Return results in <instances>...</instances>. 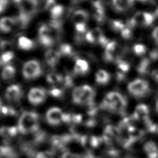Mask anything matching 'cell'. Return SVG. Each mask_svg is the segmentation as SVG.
<instances>
[{
    "label": "cell",
    "instance_id": "11a10c76",
    "mask_svg": "<svg viewBox=\"0 0 158 158\" xmlns=\"http://www.w3.org/2000/svg\"><path fill=\"white\" fill-rule=\"evenodd\" d=\"M137 1H141L143 2H149L151 1H152L153 0H137Z\"/></svg>",
    "mask_w": 158,
    "mask_h": 158
},
{
    "label": "cell",
    "instance_id": "9f6ffc18",
    "mask_svg": "<svg viewBox=\"0 0 158 158\" xmlns=\"http://www.w3.org/2000/svg\"><path fill=\"white\" fill-rule=\"evenodd\" d=\"M156 110L158 113V99H157V100L156 101Z\"/></svg>",
    "mask_w": 158,
    "mask_h": 158
},
{
    "label": "cell",
    "instance_id": "ba28073f",
    "mask_svg": "<svg viewBox=\"0 0 158 158\" xmlns=\"http://www.w3.org/2000/svg\"><path fill=\"white\" fill-rule=\"evenodd\" d=\"M121 54V48L119 44L115 41H110L105 46L104 59L110 62L119 60L120 54Z\"/></svg>",
    "mask_w": 158,
    "mask_h": 158
},
{
    "label": "cell",
    "instance_id": "e575fe53",
    "mask_svg": "<svg viewBox=\"0 0 158 158\" xmlns=\"http://www.w3.org/2000/svg\"><path fill=\"white\" fill-rule=\"evenodd\" d=\"M103 141L102 138H100L96 136H89V144L90 146L93 148L98 147Z\"/></svg>",
    "mask_w": 158,
    "mask_h": 158
},
{
    "label": "cell",
    "instance_id": "277c9868",
    "mask_svg": "<svg viewBox=\"0 0 158 158\" xmlns=\"http://www.w3.org/2000/svg\"><path fill=\"white\" fill-rule=\"evenodd\" d=\"M128 91L134 97L142 98L149 94L150 88L149 83L141 78H136L128 85Z\"/></svg>",
    "mask_w": 158,
    "mask_h": 158
},
{
    "label": "cell",
    "instance_id": "d6a6232c",
    "mask_svg": "<svg viewBox=\"0 0 158 158\" xmlns=\"http://www.w3.org/2000/svg\"><path fill=\"white\" fill-rule=\"evenodd\" d=\"M117 65L118 68V71L126 74L127 72L130 70V64L124 60L119 59L117 61Z\"/></svg>",
    "mask_w": 158,
    "mask_h": 158
},
{
    "label": "cell",
    "instance_id": "cb8c5ba5",
    "mask_svg": "<svg viewBox=\"0 0 158 158\" xmlns=\"http://www.w3.org/2000/svg\"><path fill=\"white\" fill-rule=\"evenodd\" d=\"M110 78V74L104 70H99L95 75L96 81L101 85H106L109 83Z\"/></svg>",
    "mask_w": 158,
    "mask_h": 158
},
{
    "label": "cell",
    "instance_id": "bcb514c9",
    "mask_svg": "<svg viewBox=\"0 0 158 158\" xmlns=\"http://www.w3.org/2000/svg\"><path fill=\"white\" fill-rule=\"evenodd\" d=\"M107 154L108 155L111 157H114V158H115L117 157L119 155V151L117 149H110L107 152Z\"/></svg>",
    "mask_w": 158,
    "mask_h": 158
},
{
    "label": "cell",
    "instance_id": "d590c367",
    "mask_svg": "<svg viewBox=\"0 0 158 158\" xmlns=\"http://www.w3.org/2000/svg\"><path fill=\"white\" fill-rule=\"evenodd\" d=\"M46 138V134L43 131H37L34 137V143L35 144H38L43 142Z\"/></svg>",
    "mask_w": 158,
    "mask_h": 158
},
{
    "label": "cell",
    "instance_id": "60d3db41",
    "mask_svg": "<svg viewBox=\"0 0 158 158\" xmlns=\"http://www.w3.org/2000/svg\"><path fill=\"white\" fill-rule=\"evenodd\" d=\"M12 48V44L9 41H2L0 43V49L3 52L10 51Z\"/></svg>",
    "mask_w": 158,
    "mask_h": 158
},
{
    "label": "cell",
    "instance_id": "1f68e13d",
    "mask_svg": "<svg viewBox=\"0 0 158 158\" xmlns=\"http://www.w3.org/2000/svg\"><path fill=\"white\" fill-rule=\"evenodd\" d=\"M110 27L113 30L120 32L126 27V24H125L122 20H114L110 22Z\"/></svg>",
    "mask_w": 158,
    "mask_h": 158
},
{
    "label": "cell",
    "instance_id": "603a6c76",
    "mask_svg": "<svg viewBox=\"0 0 158 158\" xmlns=\"http://www.w3.org/2000/svg\"><path fill=\"white\" fill-rule=\"evenodd\" d=\"M35 43L33 40L26 37L21 36L18 40V46L20 49L28 51L34 48Z\"/></svg>",
    "mask_w": 158,
    "mask_h": 158
},
{
    "label": "cell",
    "instance_id": "e0dca14e",
    "mask_svg": "<svg viewBox=\"0 0 158 158\" xmlns=\"http://www.w3.org/2000/svg\"><path fill=\"white\" fill-rule=\"evenodd\" d=\"M143 149L148 158H158V146L152 141H148L144 144Z\"/></svg>",
    "mask_w": 158,
    "mask_h": 158
},
{
    "label": "cell",
    "instance_id": "7a4b0ae2",
    "mask_svg": "<svg viewBox=\"0 0 158 158\" xmlns=\"http://www.w3.org/2000/svg\"><path fill=\"white\" fill-rule=\"evenodd\" d=\"M18 130L22 134L36 132L39 128V116L33 111L22 113L18 121Z\"/></svg>",
    "mask_w": 158,
    "mask_h": 158
},
{
    "label": "cell",
    "instance_id": "d4e9b609",
    "mask_svg": "<svg viewBox=\"0 0 158 158\" xmlns=\"http://www.w3.org/2000/svg\"><path fill=\"white\" fill-rule=\"evenodd\" d=\"M19 131L15 127H2L0 128V135L4 138H9L17 135Z\"/></svg>",
    "mask_w": 158,
    "mask_h": 158
},
{
    "label": "cell",
    "instance_id": "f5cc1de1",
    "mask_svg": "<svg viewBox=\"0 0 158 158\" xmlns=\"http://www.w3.org/2000/svg\"><path fill=\"white\" fill-rule=\"evenodd\" d=\"M78 158H96V157H94V156L92 153L87 152L85 155H83L81 157L78 156Z\"/></svg>",
    "mask_w": 158,
    "mask_h": 158
},
{
    "label": "cell",
    "instance_id": "ffe728a7",
    "mask_svg": "<svg viewBox=\"0 0 158 158\" xmlns=\"http://www.w3.org/2000/svg\"><path fill=\"white\" fill-rule=\"evenodd\" d=\"M135 0H112L114 9L118 12L125 11L131 8Z\"/></svg>",
    "mask_w": 158,
    "mask_h": 158
},
{
    "label": "cell",
    "instance_id": "2e32d148",
    "mask_svg": "<svg viewBox=\"0 0 158 158\" xmlns=\"http://www.w3.org/2000/svg\"><path fill=\"white\" fill-rule=\"evenodd\" d=\"M60 56L61 55L59 51H56L54 49H48L45 52V61L49 66L54 67L59 62Z\"/></svg>",
    "mask_w": 158,
    "mask_h": 158
},
{
    "label": "cell",
    "instance_id": "ee69618b",
    "mask_svg": "<svg viewBox=\"0 0 158 158\" xmlns=\"http://www.w3.org/2000/svg\"><path fill=\"white\" fill-rule=\"evenodd\" d=\"M9 0H0V13L4 11L7 7Z\"/></svg>",
    "mask_w": 158,
    "mask_h": 158
},
{
    "label": "cell",
    "instance_id": "5b68a950",
    "mask_svg": "<svg viewBox=\"0 0 158 158\" xmlns=\"http://www.w3.org/2000/svg\"><path fill=\"white\" fill-rule=\"evenodd\" d=\"M155 16L154 14L151 13L139 11L135 14L133 17L127 22V24L131 28L135 26L148 27L154 22Z\"/></svg>",
    "mask_w": 158,
    "mask_h": 158
},
{
    "label": "cell",
    "instance_id": "30bf717a",
    "mask_svg": "<svg viewBox=\"0 0 158 158\" xmlns=\"http://www.w3.org/2000/svg\"><path fill=\"white\" fill-rule=\"evenodd\" d=\"M46 98V91L42 88H33L28 94L29 102L33 105H39L43 103Z\"/></svg>",
    "mask_w": 158,
    "mask_h": 158
},
{
    "label": "cell",
    "instance_id": "8992f818",
    "mask_svg": "<svg viewBox=\"0 0 158 158\" xmlns=\"http://www.w3.org/2000/svg\"><path fill=\"white\" fill-rule=\"evenodd\" d=\"M42 73L40 62L36 60H30L26 62L22 68V75L27 80H33L39 77Z\"/></svg>",
    "mask_w": 158,
    "mask_h": 158
},
{
    "label": "cell",
    "instance_id": "c3c4849f",
    "mask_svg": "<svg viewBox=\"0 0 158 158\" xmlns=\"http://www.w3.org/2000/svg\"><path fill=\"white\" fill-rule=\"evenodd\" d=\"M97 122L95 119L94 118H90L88 119V120L86 121L85 122V125L87 126L88 127H93L96 125Z\"/></svg>",
    "mask_w": 158,
    "mask_h": 158
},
{
    "label": "cell",
    "instance_id": "ac0fdd59",
    "mask_svg": "<svg viewBox=\"0 0 158 158\" xmlns=\"http://www.w3.org/2000/svg\"><path fill=\"white\" fill-rule=\"evenodd\" d=\"M88 17V13L86 10L79 9L74 12L72 15V20L74 25L86 24Z\"/></svg>",
    "mask_w": 158,
    "mask_h": 158
},
{
    "label": "cell",
    "instance_id": "74e56055",
    "mask_svg": "<svg viewBox=\"0 0 158 158\" xmlns=\"http://www.w3.org/2000/svg\"><path fill=\"white\" fill-rule=\"evenodd\" d=\"M131 29H132L131 27H129L127 24H126V27L120 31L122 36L125 39L130 38L132 35Z\"/></svg>",
    "mask_w": 158,
    "mask_h": 158
},
{
    "label": "cell",
    "instance_id": "52a82bcc",
    "mask_svg": "<svg viewBox=\"0 0 158 158\" xmlns=\"http://www.w3.org/2000/svg\"><path fill=\"white\" fill-rule=\"evenodd\" d=\"M86 40L91 44H99L105 47L110 41L104 35L102 30L99 28L90 30L85 36Z\"/></svg>",
    "mask_w": 158,
    "mask_h": 158
},
{
    "label": "cell",
    "instance_id": "4fadbf2b",
    "mask_svg": "<svg viewBox=\"0 0 158 158\" xmlns=\"http://www.w3.org/2000/svg\"><path fill=\"white\" fill-rule=\"evenodd\" d=\"M64 113L58 107H52L49 109L46 115L47 122L52 125H58L62 122Z\"/></svg>",
    "mask_w": 158,
    "mask_h": 158
},
{
    "label": "cell",
    "instance_id": "d6986e66",
    "mask_svg": "<svg viewBox=\"0 0 158 158\" xmlns=\"http://www.w3.org/2000/svg\"><path fill=\"white\" fill-rule=\"evenodd\" d=\"M89 65L86 60L81 59H77L74 66L73 72L75 75H85L89 71Z\"/></svg>",
    "mask_w": 158,
    "mask_h": 158
},
{
    "label": "cell",
    "instance_id": "ab89813d",
    "mask_svg": "<svg viewBox=\"0 0 158 158\" xmlns=\"http://www.w3.org/2000/svg\"><path fill=\"white\" fill-rule=\"evenodd\" d=\"M75 28L77 31V33L78 36L83 35L86 31V24H77L75 25Z\"/></svg>",
    "mask_w": 158,
    "mask_h": 158
},
{
    "label": "cell",
    "instance_id": "f35d334b",
    "mask_svg": "<svg viewBox=\"0 0 158 158\" xmlns=\"http://www.w3.org/2000/svg\"><path fill=\"white\" fill-rule=\"evenodd\" d=\"M0 111L2 114L6 115H15L16 114V112L14 109L7 106H2Z\"/></svg>",
    "mask_w": 158,
    "mask_h": 158
},
{
    "label": "cell",
    "instance_id": "7bdbcfd3",
    "mask_svg": "<svg viewBox=\"0 0 158 158\" xmlns=\"http://www.w3.org/2000/svg\"><path fill=\"white\" fill-rule=\"evenodd\" d=\"M82 121V115L79 114H71V122L73 124H78Z\"/></svg>",
    "mask_w": 158,
    "mask_h": 158
},
{
    "label": "cell",
    "instance_id": "3957f363",
    "mask_svg": "<svg viewBox=\"0 0 158 158\" xmlns=\"http://www.w3.org/2000/svg\"><path fill=\"white\" fill-rule=\"evenodd\" d=\"M95 95L94 90L88 85L77 86L73 91L72 101L76 104L91 106L94 104Z\"/></svg>",
    "mask_w": 158,
    "mask_h": 158
},
{
    "label": "cell",
    "instance_id": "4dcf8cb0",
    "mask_svg": "<svg viewBox=\"0 0 158 158\" xmlns=\"http://www.w3.org/2000/svg\"><path fill=\"white\" fill-rule=\"evenodd\" d=\"M59 52L62 56H71L73 55V50L71 45L69 44H62L59 49Z\"/></svg>",
    "mask_w": 158,
    "mask_h": 158
},
{
    "label": "cell",
    "instance_id": "4316f807",
    "mask_svg": "<svg viewBox=\"0 0 158 158\" xmlns=\"http://www.w3.org/2000/svg\"><path fill=\"white\" fill-rule=\"evenodd\" d=\"M64 76L60 73L56 72H51L46 77L47 81L51 85H56L62 83Z\"/></svg>",
    "mask_w": 158,
    "mask_h": 158
},
{
    "label": "cell",
    "instance_id": "836d02e7",
    "mask_svg": "<svg viewBox=\"0 0 158 158\" xmlns=\"http://www.w3.org/2000/svg\"><path fill=\"white\" fill-rule=\"evenodd\" d=\"M133 50L134 53L139 56L144 55L146 51L147 48L144 44H136L133 46Z\"/></svg>",
    "mask_w": 158,
    "mask_h": 158
},
{
    "label": "cell",
    "instance_id": "f907efd6",
    "mask_svg": "<svg viewBox=\"0 0 158 158\" xmlns=\"http://www.w3.org/2000/svg\"><path fill=\"white\" fill-rule=\"evenodd\" d=\"M152 36L154 40L156 41V42L158 44V27L154 28V30L152 31Z\"/></svg>",
    "mask_w": 158,
    "mask_h": 158
},
{
    "label": "cell",
    "instance_id": "8fae6325",
    "mask_svg": "<svg viewBox=\"0 0 158 158\" xmlns=\"http://www.w3.org/2000/svg\"><path fill=\"white\" fill-rule=\"evenodd\" d=\"M38 4V0H23L18 5L19 12L31 18L37 10Z\"/></svg>",
    "mask_w": 158,
    "mask_h": 158
},
{
    "label": "cell",
    "instance_id": "5bb4252c",
    "mask_svg": "<svg viewBox=\"0 0 158 158\" xmlns=\"http://www.w3.org/2000/svg\"><path fill=\"white\" fill-rule=\"evenodd\" d=\"M135 120H139L144 122L149 118V109L147 105L140 104L138 105L132 115Z\"/></svg>",
    "mask_w": 158,
    "mask_h": 158
},
{
    "label": "cell",
    "instance_id": "7402d4cb",
    "mask_svg": "<svg viewBox=\"0 0 158 158\" xmlns=\"http://www.w3.org/2000/svg\"><path fill=\"white\" fill-rule=\"evenodd\" d=\"M18 154L15 149L9 146H0V158H17Z\"/></svg>",
    "mask_w": 158,
    "mask_h": 158
},
{
    "label": "cell",
    "instance_id": "484cf974",
    "mask_svg": "<svg viewBox=\"0 0 158 158\" xmlns=\"http://www.w3.org/2000/svg\"><path fill=\"white\" fill-rule=\"evenodd\" d=\"M15 75V69L11 65H7L1 72V78L4 80H9L14 78Z\"/></svg>",
    "mask_w": 158,
    "mask_h": 158
},
{
    "label": "cell",
    "instance_id": "680465c9",
    "mask_svg": "<svg viewBox=\"0 0 158 158\" xmlns=\"http://www.w3.org/2000/svg\"><path fill=\"white\" fill-rule=\"evenodd\" d=\"M73 1H75V2H80V1H82L83 0H73Z\"/></svg>",
    "mask_w": 158,
    "mask_h": 158
},
{
    "label": "cell",
    "instance_id": "db71d44e",
    "mask_svg": "<svg viewBox=\"0 0 158 158\" xmlns=\"http://www.w3.org/2000/svg\"><path fill=\"white\" fill-rule=\"evenodd\" d=\"M23 0H13V1H14V2H15L17 5H19V4H20V2H21V1H22Z\"/></svg>",
    "mask_w": 158,
    "mask_h": 158
},
{
    "label": "cell",
    "instance_id": "f1b7e54d",
    "mask_svg": "<svg viewBox=\"0 0 158 158\" xmlns=\"http://www.w3.org/2000/svg\"><path fill=\"white\" fill-rule=\"evenodd\" d=\"M150 65V60L148 58L143 59L137 66V71L141 75L146 74L149 71Z\"/></svg>",
    "mask_w": 158,
    "mask_h": 158
},
{
    "label": "cell",
    "instance_id": "f546056e",
    "mask_svg": "<svg viewBox=\"0 0 158 158\" xmlns=\"http://www.w3.org/2000/svg\"><path fill=\"white\" fill-rule=\"evenodd\" d=\"M14 57V53L10 51L2 52L0 55V65L8 64Z\"/></svg>",
    "mask_w": 158,
    "mask_h": 158
},
{
    "label": "cell",
    "instance_id": "f6af8a7d",
    "mask_svg": "<svg viewBox=\"0 0 158 158\" xmlns=\"http://www.w3.org/2000/svg\"><path fill=\"white\" fill-rule=\"evenodd\" d=\"M56 5L55 0H47L45 4V9L51 10Z\"/></svg>",
    "mask_w": 158,
    "mask_h": 158
},
{
    "label": "cell",
    "instance_id": "6f0895ef",
    "mask_svg": "<svg viewBox=\"0 0 158 158\" xmlns=\"http://www.w3.org/2000/svg\"><path fill=\"white\" fill-rule=\"evenodd\" d=\"M154 15H155L156 16H157V17H158V7H157V9H156V10H155V14H154Z\"/></svg>",
    "mask_w": 158,
    "mask_h": 158
},
{
    "label": "cell",
    "instance_id": "8d00e7d4",
    "mask_svg": "<svg viewBox=\"0 0 158 158\" xmlns=\"http://www.w3.org/2000/svg\"><path fill=\"white\" fill-rule=\"evenodd\" d=\"M49 93L52 97L56 98H60L64 94V91L62 89L59 88H52L49 91Z\"/></svg>",
    "mask_w": 158,
    "mask_h": 158
},
{
    "label": "cell",
    "instance_id": "b9f144b4",
    "mask_svg": "<svg viewBox=\"0 0 158 158\" xmlns=\"http://www.w3.org/2000/svg\"><path fill=\"white\" fill-rule=\"evenodd\" d=\"M36 158H54V155L51 151H43L38 152L36 156Z\"/></svg>",
    "mask_w": 158,
    "mask_h": 158
},
{
    "label": "cell",
    "instance_id": "816d5d0a",
    "mask_svg": "<svg viewBox=\"0 0 158 158\" xmlns=\"http://www.w3.org/2000/svg\"><path fill=\"white\" fill-rule=\"evenodd\" d=\"M151 77L156 81L158 83V69H155L152 71Z\"/></svg>",
    "mask_w": 158,
    "mask_h": 158
},
{
    "label": "cell",
    "instance_id": "83f0119b",
    "mask_svg": "<svg viewBox=\"0 0 158 158\" xmlns=\"http://www.w3.org/2000/svg\"><path fill=\"white\" fill-rule=\"evenodd\" d=\"M64 12V7L60 4H56L51 10V16L52 20H60V18L63 15Z\"/></svg>",
    "mask_w": 158,
    "mask_h": 158
},
{
    "label": "cell",
    "instance_id": "6da1fadb",
    "mask_svg": "<svg viewBox=\"0 0 158 158\" xmlns=\"http://www.w3.org/2000/svg\"><path fill=\"white\" fill-rule=\"evenodd\" d=\"M127 106V99L122 94L117 91L108 93L104 98L101 104L102 109L117 114H124Z\"/></svg>",
    "mask_w": 158,
    "mask_h": 158
},
{
    "label": "cell",
    "instance_id": "9c48e42d",
    "mask_svg": "<svg viewBox=\"0 0 158 158\" xmlns=\"http://www.w3.org/2000/svg\"><path fill=\"white\" fill-rule=\"evenodd\" d=\"M121 134V130L118 127L112 125H108L104 130L102 139L107 144H111L115 141H118Z\"/></svg>",
    "mask_w": 158,
    "mask_h": 158
},
{
    "label": "cell",
    "instance_id": "44dd1931",
    "mask_svg": "<svg viewBox=\"0 0 158 158\" xmlns=\"http://www.w3.org/2000/svg\"><path fill=\"white\" fill-rule=\"evenodd\" d=\"M15 25L14 18L4 17L0 19V30L4 33L9 32Z\"/></svg>",
    "mask_w": 158,
    "mask_h": 158
},
{
    "label": "cell",
    "instance_id": "681fc988",
    "mask_svg": "<svg viewBox=\"0 0 158 158\" xmlns=\"http://www.w3.org/2000/svg\"><path fill=\"white\" fill-rule=\"evenodd\" d=\"M150 57L152 60L158 59V49H154L150 53Z\"/></svg>",
    "mask_w": 158,
    "mask_h": 158
},
{
    "label": "cell",
    "instance_id": "9a60e30c",
    "mask_svg": "<svg viewBox=\"0 0 158 158\" xmlns=\"http://www.w3.org/2000/svg\"><path fill=\"white\" fill-rule=\"evenodd\" d=\"M93 17L98 22L102 23L105 19V9L102 3L99 1H94L92 3Z\"/></svg>",
    "mask_w": 158,
    "mask_h": 158
},
{
    "label": "cell",
    "instance_id": "7c38bea8",
    "mask_svg": "<svg viewBox=\"0 0 158 158\" xmlns=\"http://www.w3.org/2000/svg\"><path fill=\"white\" fill-rule=\"evenodd\" d=\"M23 95L22 88L19 85L14 84L8 86L5 92V97L8 101H19Z\"/></svg>",
    "mask_w": 158,
    "mask_h": 158
},
{
    "label": "cell",
    "instance_id": "7dc6e473",
    "mask_svg": "<svg viewBox=\"0 0 158 158\" xmlns=\"http://www.w3.org/2000/svg\"><path fill=\"white\" fill-rule=\"evenodd\" d=\"M60 158H78V155L73 154L70 152H65L61 156Z\"/></svg>",
    "mask_w": 158,
    "mask_h": 158
}]
</instances>
